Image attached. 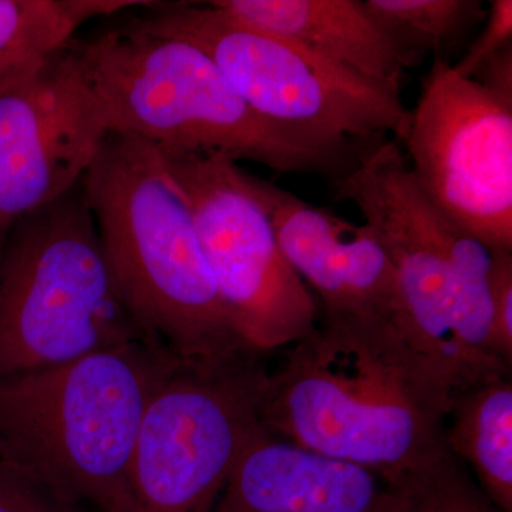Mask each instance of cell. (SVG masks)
Wrapping results in <instances>:
<instances>
[{"label": "cell", "mask_w": 512, "mask_h": 512, "mask_svg": "<svg viewBox=\"0 0 512 512\" xmlns=\"http://www.w3.org/2000/svg\"><path fill=\"white\" fill-rule=\"evenodd\" d=\"M82 187L121 299L144 333L185 362L258 355L225 311L190 207L156 147L110 133Z\"/></svg>", "instance_id": "obj_3"}, {"label": "cell", "mask_w": 512, "mask_h": 512, "mask_svg": "<svg viewBox=\"0 0 512 512\" xmlns=\"http://www.w3.org/2000/svg\"><path fill=\"white\" fill-rule=\"evenodd\" d=\"M154 2L143 0H0V86L60 52L90 20Z\"/></svg>", "instance_id": "obj_16"}, {"label": "cell", "mask_w": 512, "mask_h": 512, "mask_svg": "<svg viewBox=\"0 0 512 512\" xmlns=\"http://www.w3.org/2000/svg\"><path fill=\"white\" fill-rule=\"evenodd\" d=\"M161 156L190 207L205 261L239 338L262 356L306 338L318 325V302L282 254L249 187L248 171L221 154Z\"/></svg>", "instance_id": "obj_9"}, {"label": "cell", "mask_w": 512, "mask_h": 512, "mask_svg": "<svg viewBox=\"0 0 512 512\" xmlns=\"http://www.w3.org/2000/svg\"><path fill=\"white\" fill-rule=\"evenodd\" d=\"M46 491L0 464V512H39Z\"/></svg>", "instance_id": "obj_21"}, {"label": "cell", "mask_w": 512, "mask_h": 512, "mask_svg": "<svg viewBox=\"0 0 512 512\" xmlns=\"http://www.w3.org/2000/svg\"><path fill=\"white\" fill-rule=\"evenodd\" d=\"M474 82L512 106V46L485 64Z\"/></svg>", "instance_id": "obj_22"}, {"label": "cell", "mask_w": 512, "mask_h": 512, "mask_svg": "<svg viewBox=\"0 0 512 512\" xmlns=\"http://www.w3.org/2000/svg\"><path fill=\"white\" fill-rule=\"evenodd\" d=\"M70 43L0 86V238L82 183L110 136Z\"/></svg>", "instance_id": "obj_11"}, {"label": "cell", "mask_w": 512, "mask_h": 512, "mask_svg": "<svg viewBox=\"0 0 512 512\" xmlns=\"http://www.w3.org/2000/svg\"><path fill=\"white\" fill-rule=\"evenodd\" d=\"M232 19L402 92L407 64L362 0H212Z\"/></svg>", "instance_id": "obj_14"}, {"label": "cell", "mask_w": 512, "mask_h": 512, "mask_svg": "<svg viewBox=\"0 0 512 512\" xmlns=\"http://www.w3.org/2000/svg\"><path fill=\"white\" fill-rule=\"evenodd\" d=\"M394 488L397 501L392 512H501L451 454Z\"/></svg>", "instance_id": "obj_18"}, {"label": "cell", "mask_w": 512, "mask_h": 512, "mask_svg": "<svg viewBox=\"0 0 512 512\" xmlns=\"http://www.w3.org/2000/svg\"><path fill=\"white\" fill-rule=\"evenodd\" d=\"M181 362L134 342L0 377V464L67 503L126 512L141 421Z\"/></svg>", "instance_id": "obj_4"}, {"label": "cell", "mask_w": 512, "mask_h": 512, "mask_svg": "<svg viewBox=\"0 0 512 512\" xmlns=\"http://www.w3.org/2000/svg\"><path fill=\"white\" fill-rule=\"evenodd\" d=\"M256 201L320 315L389 318L400 311L396 272L366 224H356L248 173Z\"/></svg>", "instance_id": "obj_12"}, {"label": "cell", "mask_w": 512, "mask_h": 512, "mask_svg": "<svg viewBox=\"0 0 512 512\" xmlns=\"http://www.w3.org/2000/svg\"><path fill=\"white\" fill-rule=\"evenodd\" d=\"M396 488L372 471L313 453L261 426L214 512H392Z\"/></svg>", "instance_id": "obj_13"}, {"label": "cell", "mask_w": 512, "mask_h": 512, "mask_svg": "<svg viewBox=\"0 0 512 512\" xmlns=\"http://www.w3.org/2000/svg\"><path fill=\"white\" fill-rule=\"evenodd\" d=\"M511 46L512 2L511 0H491L484 20V29L458 63L451 64V67L458 76L474 80L485 64Z\"/></svg>", "instance_id": "obj_19"}, {"label": "cell", "mask_w": 512, "mask_h": 512, "mask_svg": "<svg viewBox=\"0 0 512 512\" xmlns=\"http://www.w3.org/2000/svg\"><path fill=\"white\" fill-rule=\"evenodd\" d=\"M332 185L392 262L402 328L423 342L451 338L487 299L493 252L426 197L399 141L377 144Z\"/></svg>", "instance_id": "obj_8"}, {"label": "cell", "mask_w": 512, "mask_h": 512, "mask_svg": "<svg viewBox=\"0 0 512 512\" xmlns=\"http://www.w3.org/2000/svg\"><path fill=\"white\" fill-rule=\"evenodd\" d=\"M70 45L111 133L141 138L164 154H221L333 184L377 146L265 119L204 50L130 15Z\"/></svg>", "instance_id": "obj_2"}, {"label": "cell", "mask_w": 512, "mask_h": 512, "mask_svg": "<svg viewBox=\"0 0 512 512\" xmlns=\"http://www.w3.org/2000/svg\"><path fill=\"white\" fill-rule=\"evenodd\" d=\"M138 25L188 40L220 67L265 119L328 136L402 141L410 110L402 92L244 25L210 3H156L130 15Z\"/></svg>", "instance_id": "obj_6"}, {"label": "cell", "mask_w": 512, "mask_h": 512, "mask_svg": "<svg viewBox=\"0 0 512 512\" xmlns=\"http://www.w3.org/2000/svg\"><path fill=\"white\" fill-rule=\"evenodd\" d=\"M134 342L82 183L0 238V377Z\"/></svg>", "instance_id": "obj_5"}, {"label": "cell", "mask_w": 512, "mask_h": 512, "mask_svg": "<svg viewBox=\"0 0 512 512\" xmlns=\"http://www.w3.org/2000/svg\"><path fill=\"white\" fill-rule=\"evenodd\" d=\"M414 178L491 252H512V106L433 60L403 140Z\"/></svg>", "instance_id": "obj_10"}, {"label": "cell", "mask_w": 512, "mask_h": 512, "mask_svg": "<svg viewBox=\"0 0 512 512\" xmlns=\"http://www.w3.org/2000/svg\"><path fill=\"white\" fill-rule=\"evenodd\" d=\"M369 18L407 67L424 56L450 63L471 30L487 16L481 0H362Z\"/></svg>", "instance_id": "obj_17"}, {"label": "cell", "mask_w": 512, "mask_h": 512, "mask_svg": "<svg viewBox=\"0 0 512 512\" xmlns=\"http://www.w3.org/2000/svg\"><path fill=\"white\" fill-rule=\"evenodd\" d=\"M39 512H87L84 511L82 505L67 503V501L60 500L55 495L45 493L42 505H40Z\"/></svg>", "instance_id": "obj_23"}, {"label": "cell", "mask_w": 512, "mask_h": 512, "mask_svg": "<svg viewBox=\"0 0 512 512\" xmlns=\"http://www.w3.org/2000/svg\"><path fill=\"white\" fill-rule=\"evenodd\" d=\"M262 356L181 362L148 403L131 456L126 512H214L261 429Z\"/></svg>", "instance_id": "obj_7"}, {"label": "cell", "mask_w": 512, "mask_h": 512, "mask_svg": "<svg viewBox=\"0 0 512 512\" xmlns=\"http://www.w3.org/2000/svg\"><path fill=\"white\" fill-rule=\"evenodd\" d=\"M286 349L259 394L268 433L393 488L450 456V390L393 319L320 315Z\"/></svg>", "instance_id": "obj_1"}, {"label": "cell", "mask_w": 512, "mask_h": 512, "mask_svg": "<svg viewBox=\"0 0 512 512\" xmlns=\"http://www.w3.org/2000/svg\"><path fill=\"white\" fill-rule=\"evenodd\" d=\"M491 348L512 365V252H493L490 269Z\"/></svg>", "instance_id": "obj_20"}, {"label": "cell", "mask_w": 512, "mask_h": 512, "mask_svg": "<svg viewBox=\"0 0 512 512\" xmlns=\"http://www.w3.org/2000/svg\"><path fill=\"white\" fill-rule=\"evenodd\" d=\"M448 453L476 476L501 512H512V382L494 377L451 396L444 424Z\"/></svg>", "instance_id": "obj_15"}]
</instances>
